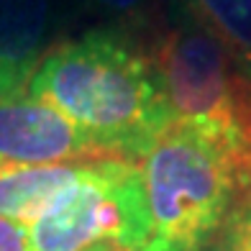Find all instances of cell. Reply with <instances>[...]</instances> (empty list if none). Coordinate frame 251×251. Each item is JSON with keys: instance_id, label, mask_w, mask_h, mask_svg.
I'll use <instances>...</instances> for the list:
<instances>
[{"instance_id": "9c48e42d", "label": "cell", "mask_w": 251, "mask_h": 251, "mask_svg": "<svg viewBox=\"0 0 251 251\" xmlns=\"http://www.w3.org/2000/svg\"><path fill=\"white\" fill-rule=\"evenodd\" d=\"M218 236V251H251V187L228 213Z\"/></svg>"}, {"instance_id": "ba28073f", "label": "cell", "mask_w": 251, "mask_h": 251, "mask_svg": "<svg viewBox=\"0 0 251 251\" xmlns=\"http://www.w3.org/2000/svg\"><path fill=\"white\" fill-rule=\"evenodd\" d=\"M98 13L108 21V26L123 28L128 33L156 31L164 26L172 0H87Z\"/></svg>"}, {"instance_id": "8992f818", "label": "cell", "mask_w": 251, "mask_h": 251, "mask_svg": "<svg viewBox=\"0 0 251 251\" xmlns=\"http://www.w3.org/2000/svg\"><path fill=\"white\" fill-rule=\"evenodd\" d=\"M85 164L28 167L0 159V218L31 226L62 190L79 179Z\"/></svg>"}, {"instance_id": "6da1fadb", "label": "cell", "mask_w": 251, "mask_h": 251, "mask_svg": "<svg viewBox=\"0 0 251 251\" xmlns=\"http://www.w3.org/2000/svg\"><path fill=\"white\" fill-rule=\"evenodd\" d=\"M249 187L251 172L218 131L175 118L141 159L121 167L118 244L131 251H205Z\"/></svg>"}, {"instance_id": "3957f363", "label": "cell", "mask_w": 251, "mask_h": 251, "mask_svg": "<svg viewBox=\"0 0 251 251\" xmlns=\"http://www.w3.org/2000/svg\"><path fill=\"white\" fill-rule=\"evenodd\" d=\"M123 162L126 159L87 162L79 179L26 226L28 251H87L100 241H121L123 215L116 179Z\"/></svg>"}, {"instance_id": "30bf717a", "label": "cell", "mask_w": 251, "mask_h": 251, "mask_svg": "<svg viewBox=\"0 0 251 251\" xmlns=\"http://www.w3.org/2000/svg\"><path fill=\"white\" fill-rule=\"evenodd\" d=\"M0 251H28L26 226L0 218Z\"/></svg>"}, {"instance_id": "277c9868", "label": "cell", "mask_w": 251, "mask_h": 251, "mask_svg": "<svg viewBox=\"0 0 251 251\" xmlns=\"http://www.w3.org/2000/svg\"><path fill=\"white\" fill-rule=\"evenodd\" d=\"M0 159L13 164H85L105 156L59 110L33 95H0Z\"/></svg>"}, {"instance_id": "7a4b0ae2", "label": "cell", "mask_w": 251, "mask_h": 251, "mask_svg": "<svg viewBox=\"0 0 251 251\" xmlns=\"http://www.w3.org/2000/svg\"><path fill=\"white\" fill-rule=\"evenodd\" d=\"M28 95L59 110L113 159H141L175 121L151 54L139 36L108 24L54 44Z\"/></svg>"}, {"instance_id": "5b68a950", "label": "cell", "mask_w": 251, "mask_h": 251, "mask_svg": "<svg viewBox=\"0 0 251 251\" xmlns=\"http://www.w3.org/2000/svg\"><path fill=\"white\" fill-rule=\"evenodd\" d=\"M54 0H0V95L28 93L51 49Z\"/></svg>"}, {"instance_id": "8fae6325", "label": "cell", "mask_w": 251, "mask_h": 251, "mask_svg": "<svg viewBox=\"0 0 251 251\" xmlns=\"http://www.w3.org/2000/svg\"><path fill=\"white\" fill-rule=\"evenodd\" d=\"M87 251H131V249L121 246L118 241H100V244H95V246H90Z\"/></svg>"}, {"instance_id": "52a82bcc", "label": "cell", "mask_w": 251, "mask_h": 251, "mask_svg": "<svg viewBox=\"0 0 251 251\" xmlns=\"http://www.w3.org/2000/svg\"><path fill=\"white\" fill-rule=\"evenodd\" d=\"M251 79V0H175Z\"/></svg>"}]
</instances>
